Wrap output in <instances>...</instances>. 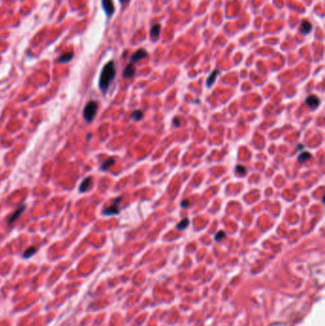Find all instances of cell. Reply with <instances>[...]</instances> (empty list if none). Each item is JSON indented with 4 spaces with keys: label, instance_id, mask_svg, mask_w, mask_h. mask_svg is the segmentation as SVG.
Listing matches in <instances>:
<instances>
[{
    "label": "cell",
    "instance_id": "1",
    "mask_svg": "<svg viewBox=\"0 0 325 326\" xmlns=\"http://www.w3.org/2000/svg\"><path fill=\"white\" fill-rule=\"evenodd\" d=\"M115 76V68L114 61L108 62L102 69L101 75L99 77V88L102 92H106L110 84Z\"/></svg>",
    "mask_w": 325,
    "mask_h": 326
},
{
    "label": "cell",
    "instance_id": "2",
    "mask_svg": "<svg viewBox=\"0 0 325 326\" xmlns=\"http://www.w3.org/2000/svg\"><path fill=\"white\" fill-rule=\"evenodd\" d=\"M97 108H98V104L96 101H89L87 103V105L83 110V117L86 121L91 122L94 120L97 113Z\"/></svg>",
    "mask_w": 325,
    "mask_h": 326
},
{
    "label": "cell",
    "instance_id": "3",
    "mask_svg": "<svg viewBox=\"0 0 325 326\" xmlns=\"http://www.w3.org/2000/svg\"><path fill=\"white\" fill-rule=\"evenodd\" d=\"M122 199V198H118L114 202V204L111 205L110 207L106 208L105 210L103 211V215H105V216H114V215H118L119 213V209H118V204L120 202V200Z\"/></svg>",
    "mask_w": 325,
    "mask_h": 326
},
{
    "label": "cell",
    "instance_id": "4",
    "mask_svg": "<svg viewBox=\"0 0 325 326\" xmlns=\"http://www.w3.org/2000/svg\"><path fill=\"white\" fill-rule=\"evenodd\" d=\"M147 56H148L147 51L144 50V49H139L131 56V61H132V63L133 62H138V61L143 59V58H145Z\"/></svg>",
    "mask_w": 325,
    "mask_h": 326
},
{
    "label": "cell",
    "instance_id": "5",
    "mask_svg": "<svg viewBox=\"0 0 325 326\" xmlns=\"http://www.w3.org/2000/svg\"><path fill=\"white\" fill-rule=\"evenodd\" d=\"M102 6H103V9L105 11L106 15L108 16H111L114 14V3L112 0H102Z\"/></svg>",
    "mask_w": 325,
    "mask_h": 326
},
{
    "label": "cell",
    "instance_id": "6",
    "mask_svg": "<svg viewBox=\"0 0 325 326\" xmlns=\"http://www.w3.org/2000/svg\"><path fill=\"white\" fill-rule=\"evenodd\" d=\"M92 182H93V179H92V178H90V177L84 179L81 182L80 186H79V192L83 193V192L89 191L90 189L92 188Z\"/></svg>",
    "mask_w": 325,
    "mask_h": 326
},
{
    "label": "cell",
    "instance_id": "7",
    "mask_svg": "<svg viewBox=\"0 0 325 326\" xmlns=\"http://www.w3.org/2000/svg\"><path fill=\"white\" fill-rule=\"evenodd\" d=\"M305 102H306V104L309 107H311L312 109H315L318 106V104H320V98L316 95H309L306 98V101Z\"/></svg>",
    "mask_w": 325,
    "mask_h": 326
},
{
    "label": "cell",
    "instance_id": "8",
    "mask_svg": "<svg viewBox=\"0 0 325 326\" xmlns=\"http://www.w3.org/2000/svg\"><path fill=\"white\" fill-rule=\"evenodd\" d=\"M135 74V68L134 66L133 63L128 64L126 68L124 69V72H123V77L124 78H130L134 76V75Z\"/></svg>",
    "mask_w": 325,
    "mask_h": 326
},
{
    "label": "cell",
    "instance_id": "9",
    "mask_svg": "<svg viewBox=\"0 0 325 326\" xmlns=\"http://www.w3.org/2000/svg\"><path fill=\"white\" fill-rule=\"evenodd\" d=\"M24 210H25V206H21V207H19L18 209H16L14 213H12L11 216L9 217V219H8L9 224H12L14 221H15L18 218V217L24 212Z\"/></svg>",
    "mask_w": 325,
    "mask_h": 326
},
{
    "label": "cell",
    "instance_id": "10",
    "mask_svg": "<svg viewBox=\"0 0 325 326\" xmlns=\"http://www.w3.org/2000/svg\"><path fill=\"white\" fill-rule=\"evenodd\" d=\"M312 28H313L312 24H311L309 21H307V20H304V21L301 23V25H300V32H302L304 35H308V34H310V32H311Z\"/></svg>",
    "mask_w": 325,
    "mask_h": 326
},
{
    "label": "cell",
    "instance_id": "11",
    "mask_svg": "<svg viewBox=\"0 0 325 326\" xmlns=\"http://www.w3.org/2000/svg\"><path fill=\"white\" fill-rule=\"evenodd\" d=\"M160 30H161V26L160 24H154L152 29H151V37L154 39V40H155V39H158L159 35H160Z\"/></svg>",
    "mask_w": 325,
    "mask_h": 326
},
{
    "label": "cell",
    "instance_id": "12",
    "mask_svg": "<svg viewBox=\"0 0 325 326\" xmlns=\"http://www.w3.org/2000/svg\"><path fill=\"white\" fill-rule=\"evenodd\" d=\"M218 74H219V72H218L217 70H214L213 73L210 75V76L208 77L207 82H206L207 87H211V86L213 85V84L214 83V81H216V78H217V76Z\"/></svg>",
    "mask_w": 325,
    "mask_h": 326
},
{
    "label": "cell",
    "instance_id": "13",
    "mask_svg": "<svg viewBox=\"0 0 325 326\" xmlns=\"http://www.w3.org/2000/svg\"><path fill=\"white\" fill-rule=\"evenodd\" d=\"M74 57V54L73 53H67L62 55L59 58H58V61L62 62V63H67L69 61H71Z\"/></svg>",
    "mask_w": 325,
    "mask_h": 326
},
{
    "label": "cell",
    "instance_id": "14",
    "mask_svg": "<svg viewBox=\"0 0 325 326\" xmlns=\"http://www.w3.org/2000/svg\"><path fill=\"white\" fill-rule=\"evenodd\" d=\"M36 251H37V249L35 248V246H31V247H29V248L24 252V254H23V258H31L32 256H34L35 254L36 253Z\"/></svg>",
    "mask_w": 325,
    "mask_h": 326
},
{
    "label": "cell",
    "instance_id": "15",
    "mask_svg": "<svg viewBox=\"0 0 325 326\" xmlns=\"http://www.w3.org/2000/svg\"><path fill=\"white\" fill-rule=\"evenodd\" d=\"M114 158H108V159L102 164V166H101V171H106V170H108L110 167H112V166L114 165Z\"/></svg>",
    "mask_w": 325,
    "mask_h": 326
},
{
    "label": "cell",
    "instance_id": "16",
    "mask_svg": "<svg viewBox=\"0 0 325 326\" xmlns=\"http://www.w3.org/2000/svg\"><path fill=\"white\" fill-rule=\"evenodd\" d=\"M189 222H190L189 219H188V218H184V219L181 220L180 222L177 225V228L178 230H184V229H186V228L188 227V225H189Z\"/></svg>",
    "mask_w": 325,
    "mask_h": 326
},
{
    "label": "cell",
    "instance_id": "17",
    "mask_svg": "<svg viewBox=\"0 0 325 326\" xmlns=\"http://www.w3.org/2000/svg\"><path fill=\"white\" fill-rule=\"evenodd\" d=\"M310 158H311V155L308 152H303V153H301L300 155H298V161L301 162V163L305 162V161L310 159Z\"/></svg>",
    "mask_w": 325,
    "mask_h": 326
},
{
    "label": "cell",
    "instance_id": "18",
    "mask_svg": "<svg viewBox=\"0 0 325 326\" xmlns=\"http://www.w3.org/2000/svg\"><path fill=\"white\" fill-rule=\"evenodd\" d=\"M132 117L134 120H140L143 117V113L141 111H134V112L132 114Z\"/></svg>",
    "mask_w": 325,
    "mask_h": 326
},
{
    "label": "cell",
    "instance_id": "19",
    "mask_svg": "<svg viewBox=\"0 0 325 326\" xmlns=\"http://www.w3.org/2000/svg\"><path fill=\"white\" fill-rule=\"evenodd\" d=\"M236 170H237V172L238 174H241V175H245V174H246V168H245L244 166H242V165L237 166Z\"/></svg>",
    "mask_w": 325,
    "mask_h": 326
},
{
    "label": "cell",
    "instance_id": "20",
    "mask_svg": "<svg viewBox=\"0 0 325 326\" xmlns=\"http://www.w3.org/2000/svg\"><path fill=\"white\" fill-rule=\"evenodd\" d=\"M224 237H225V234L221 231V232H218V233L216 235V237H214V239H216L217 241H218V240H221Z\"/></svg>",
    "mask_w": 325,
    "mask_h": 326
},
{
    "label": "cell",
    "instance_id": "21",
    "mask_svg": "<svg viewBox=\"0 0 325 326\" xmlns=\"http://www.w3.org/2000/svg\"><path fill=\"white\" fill-rule=\"evenodd\" d=\"M190 205V201L189 200H187V199H185V200H183L182 201V203H181V207H188V206H189Z\"/></svg>",
    "mask_w": 325,
    "mask_h": 326
},
{
    "label": "cell",
    "instance_id": "22",
    "mask_svg": "<svg viewBox=\"0 0 325 326\" xmlns=\"http://www.w3.org/2000/svg\"><path fill=\"white\" fill-rule=\"evenodd\" d=\"M174 125H175V126H178V118H174Z\"/></svg>",
    "mask_w": 325,
    "mask_h": 326
},
{
    "label": "cell",
    "instance_id": "23",
    "mask_svg": "<svg viewBox=\"0 0 325 326\" xmlns=\"http://www.w3.org/2000/svg\"><path fill=\"white\" fill-rule=\"evenodd\" d=\"M298 147H300V148H298V149H300V150L303 149V145H300V146H298Z\"/></svg>",
    "mask_w": 325,
    "mask_h": 326
},
{
    "label": "cell",
    "instance_id": "24",
    "mask_svg": "<svg viewBox=\"0 0 325 326\" xmlns=\"http://www.w3.org/2000/svg\"><path fill=\"white\" fill-rule=\"evenodd\" d=\"M126 1H128V0H120V2H122V3H123V2H126Z\"/></svg>",
    "mask_w": 325,
    "mask_h": 326
}]
</instances>
